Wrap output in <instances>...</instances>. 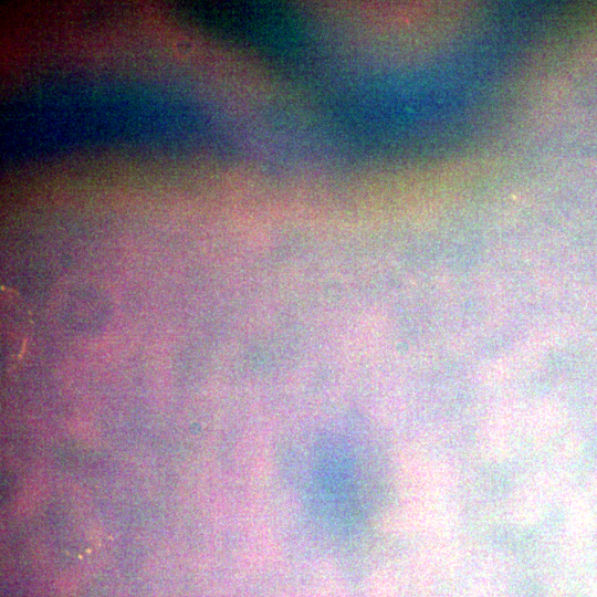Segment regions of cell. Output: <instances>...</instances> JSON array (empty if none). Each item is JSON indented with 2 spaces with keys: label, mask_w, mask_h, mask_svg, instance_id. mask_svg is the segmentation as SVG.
Segmentation results:
<instances>
[{
  "label": "cell",
  "mask_w": 597,
  "mask_h": 597,
  "mask_svg": "<svg viewBox=\"0 0 597 597\" xmlns=\"http://www.w3.org/2000/svg\"><path fill=\"white\" fill-rule=\"evenodd\" d=\"M32 332L31 312L23 298L1 287V362L6 370L14 367L24 353Z\"/></svg>",
  "instance_id": "1"
}]
</instances>
